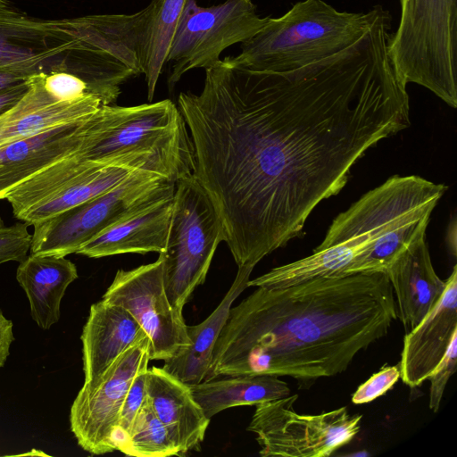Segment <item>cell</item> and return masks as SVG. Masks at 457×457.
<instances>
[{"label": "cell", "instance_id": "cell-1", "mask_svg": "<svg viewBox=\"0 0 457 457\" xmlns=\"http://www.w3.org/2000/svg\"><path fill=\"white\" fill-rule=\"evenodd\" d=\"M388 12L380 7L359 40L329 57L268 72L227 56L205 69L199 94H179L193 175L237 268L253 270L300 237L367 150L410 126L407 85L387 54Z\"/></svg>", "mask_w": 457, "mask_h": 457}, {"label": "cell", "instance_id": "cell-2", "mask_svg": "<svg viewBox=\"0 0 457 457\" xmlns=\"http://www.w3.org/2000/svg\"><path fill=\"white\" fill-rule=\"evenodd\" d=\"M397 317L385 272L257 287L231 306L204 380L270 375L307 385L333 377L385 337Z\"/></svg>", "mask_w": 457, "mask_h": 457}, {"label": "cell", "instance_id": "cell-3", "mask_svg": "<svg viewBox=\"0 0 457 457\" xmlns=\"http://www.w3.org/2000/svg\"><path fill=\"white\" fill-rule=\"evenodd\" d=\"M447 188L420 176L395 175L338 214L311 255L273 268L247 285L277 288L342 276L384 234L411 217L432 212Z\"/></svg>", "mask_w": 457, "mask_h": 457}, {"label": "cell", "instance_id": "cell-4", "mask_svg": "<svg viewBox=\"0 0 457 457\" xmlns=\"http://www.w3.org/2000/svg\"><path fill=\"white\" fill-rule=\"evenodd\" d=\"M380 6L367 12H339L323 0L297 2L281 17H270L230 60L254 71L285 72L301 68L354 44L369 30Z\"/></svg>", "mask_w": 457, "mask_h": 457}, {"label": "cell", "instance_id": "cell-5", "mask_svg": "<svg viewBox=\"0 0 457 457\" xmlns=\"http://www.w3.org/2000/svg\"><path fill=\"white\" fill-rule=\"evenodd\" d=\"M387 54L403 81L457 107V0H401Z\"/></svg>", "mask_w": 457, "mask_h": 457}, {"label": "cell", "instance_id": "cell-6", "mask_svg": "<svg viewBox=\"0 0 457 457\" xmlns=\"http://www.w3.org/2000/svg\"><path fill=\"white\" fill-rule=\"evenodd\" d=\"M223 241L216 209L192 174L176 182L165 249L163 282L170 304L182 312L194 290L204 284L214 253Z\"/></svg>", "mask_w": 457, "mask_h": 457}, {"label": "cell", "instance_id": "cell-7", "mask_svg": "<svg viewBox=\"0 0 457 457\" xmlns=\"http://www.w3.org/2000/svg\"><path fill=\"white\" fill-rule=\"evenodd\" d=\"M176 182L137 170L124 181L79 205L33 225L30 253H76L102 230L157 201L173 196Z\"/></svg>", "mask_w": 457, "mask_h": 457}, {"label": "cell", "instance_id": "cell-8", "mask_svg": "<svg viewBox=\"0 0 457 457\" xmlns=\"http://www.w3.org/2000/svg\"><path fill=\"white\" fill-rule=\"evenodd\" d=\"M297 395L262 403L247 430L255 434L262 457H327L349 444L358 434L362 415L345 407L320 414H300Z\"/></svg>", "mask_w": 457, "mask_h": 457}, {"label": "cell", "instance_id": "cell-9", "mask_svg": "<svg viewBox=\"0 0 457 457\" xmlns=\"http://www.w3.org/2000/svg\"><path fill=\"white\" fill-rule=\"evenodd\" d=\"M90 15L62 20L32 17L0 0V68L30 74L69 71L87 45Z\"/></svg>", "mask_w": 457, "mask_h": 457}, {"label": "cell", "instance_id": "cell-10", "mask_svg": "<svg viewBox=\"0 0 457 457\" xmlns=\"http://www.w3.org/2000/svg\"><path fill=\"white\" fill-rule=\"evenodd\" d=\"M269 19L257 13L252 0H226L212 6L188 0L167 56V62L171 63L170 89L186 72L215 65L226 48L250 39Z\"/></svg>", "mask_w": 457, "mask_h": 457}, {"label": "cell", "instance_id": "cell-11", "mask_svg": "<svg viewBox=\"0 0 457 457\" xmlns=\"http://www.w3.org/2000/svg\"><path fill=\"white\" fill-rule=\"evenodd\" d=\"M103 300L127 310L150 339V360H166L190 345L182 312L173 307L163 282L162 258L119 270Z\"/></svg>", "mask_w": 457, "mask_h": 457}, {"label": "cell", "instance_id": "cell-12", "mask_svg": "<svg viewBox=\"0 0 457 457\" xmlns=\"http://www.w3.org/2000/svg\"><path fill=\"white\" fill-rule=\"evenodd\" d=\"M146 336L126 350L91 386L83 385L71 407V430L78 445L92 454L115 451L112 436L123 401L135 376L148 368Z\"/></svg>", "mask_w": 457, "mask_h": 457}, {"label": "cell", "instance_id": "cell-13", "mask_svg": "<svg viewBox=\"0 0 457 457\" xmlns=\"http://www.w3.org/2000/svg\"><path fill=\"white\" fill-rule=\"evenodd\" d=\"M457 334V266L432 309L403 339L399 362L400 378L411 388L420 386L431 375Z\"/></svg>", "mask_w": 457, "mask_h": 457}, {"label": "cell", "instance_id": "cell-14", "mask_svg": "<svg viewBox=\"0 0 457 457\" xmlns=\"http://www.w3.org/2000/svg\"><path fill=\"white\" fill-rule=\"evenodd\" d=\"M46 73L29 78L25 95L0 114V146L54 127L77 121L95 113L102 103L94 95L62 101L45 87Z\"/></svg>", "mask_w": 457, "mask_h": 457}, {"label": "cell", "instance_id": "cell-15", "mask_svg": "<svg viewBox=\"0 0 457 457\" xmlns=\"http://www.w3.org/2000/svg\"><path fill=\"white\" fill-rule=\"evenodd\" d=\"M146 337L120 305L101 300L91 305L81 334L85 386H93L126 350Z\"/></svg>", "mask_w": 457, "mask_h": 457}, {"label": "cell", "instance_id": "cell-16", "mask_svg": "<svg viewBox=\"0 0 457 457\" xmlns=\"http://www.w3.org/2000/svg\"><path fill=\"white\" fill-rule=\"evenodd\" d=\"M386 273L393 287L397 316L407 333L421 321L445 288V281L432 265L426 235L410 245Z\"/></svg>", "mask_w": 457, "mask_h": 457}, {"label": "cell", "instance_id": "cell-17", "mask_svg": "<svg viewBox=\"0 0 457 457\" xmlns=\"http://www.w3.org/2000/svg\"><path fill=\"white\" fill-rule=\"evenodd\" d=\"M146 396L176 444L179 455L197 448L204 438L210 419L194 398L189 385L165 370H146Z\"/></svg>", "mask_w": 457, "mask_h": 457}, {"label": "cell", "instance_id": "cell-18", "mask_svg": "<svg viewBox=\"0 0 457 457\" xmlns=\"http://www.w3.org/2000/svg\"><path fill=\"white\" fill-rule=\"evenodd\" d=\"M173 196L153 203L102 230L76 253L101 258L121 253H162L166 246Z\"/></svg>", "mask_w": 457, "mask_h": 457}, {"label": "cell", "instance_id": "cell-19", "mask_svg": "<svg viewBox=\"0 0 457 457\" xmlns=\"http://www.w3.org/2000/svg\"><path fill=\"white\" fill-rule=\"evenodd\" d=\"M16 278L26 293L32 319L49 329L60 319L61 301L78 278V270L65 256L30 253L20 262Z\"/></svg>", "mask_w": 457, "mask_h": 457}, {"label": "cell", "instance_id": "cell-20", "mask_svg": "<svg viewBox=\"0 0 457 457\" xmlns=\"http://www.w3.org/2000/svg\"><path fill=\"white\" fill-rule=\"evenodd\" d=\"M251 271L237 269L236 278L215 310L201 323L187 326L188 347L166 359L162 368L187 385L204 381L211 368L216 341L227 322L234 301L248 287Z\"/></svg>", "mask_w": 457, "mask_h": 457}, {"label": "cell", "instance_id": "cell-21", "mask_svg": "<svg viewBox=\"0 0 457 457\" xmlns=\"http://www.w3.org/2000/svg\"><path fill=\"white\" fill-rule=\"evenodd\" d=\"M208 419L231 407L256 405L290 395L286 381L270 375L234 376L189 385Z\"/></svg>", "mask_w": 457, "mask_h": 457}, {"label": "cell", "instance_id": "cell-22", "mask_svg": "<svg viewBox=\"0 0 457 457\" xmlns=\"http://www.w3.org/2000/svg\"><path fill=\"white\" fill-rule=\"evenodd\" d=\"M188 0H152L145 7L141 35V62L147 87V99L155 87L171 46L182 12Z\"/></svg>", "mask_w": 457, "mask_h": 457}, {"label": "cell", "instance_id": "cell-23", "mask_svg": "<svg viewBox=\"0 0 457 457\" xmlns=\"http://www.w3.org/2000/svg\"><path fill=\"white\" fill-rule=\"evenodd\" d=\"M137 170H141L115 165L95 169L35 204L17 219L33 226L112 189Z\"/></svg>", "mask_w": 457, "mask_h": 457}, {"label": "cell", "instance_id": "cell-24", "mask_svg": "<svg viewBox=\"0 0 457 457\" xmlns=\"http://www.w3.org/2000/svg\"><path fill=\"white\" fill-rule=\"evenodd\" d=\"M117 450L135 457L179 455L176 444L155 414L147 396L126 438Z\"/></svg>", "mask_w": 457, "mask_h": 457}, {"label": "cell", "instance_id": "cell-25", "mask_svg": "<svg viewBox=\"0 0 457 457\" xmlns=\"http://www.w3.org/2000/svg\"><path fill=\"white\" fill-rule=\"evenodd\" d=\"M90 116L46 149L25 161L0 168V200L5 199L7 193L18 184L79 149L85 137Z\"/></svg>", "mask_w": 457, "mask_h": 457}, {"label": "cell", "instance_id": "cell-26", "mask_svg": "<svg viewBox=\"0 0 457 457\" xmlns=\"http://www.w3.org/2000/svg\"><path fill=\"white\" fill-rule=\"evenodd\" d=\"M82 120L59 125L0 146V168L25 161L46 149L70 133Z\"/></svg>", "mask_w": 457, "mask_h": 457}, {"label": "cell", "instance_id": "cell-27", "mask_svg": "<svg viewBox=\"0 0 457 457\" xmlns=\"http://www.w3.org/2000/svg\"><path fill=\"white\" fill-rule=\"evenodd\" d=\"M148 368L140 370L132 380L126 397L120 408L117 425L113 431L112 441L117 447L126 438L141 406L146 398V370Z\"/></svg>", "mask_w": 457, "mask_h": 457}, {"label": "cell", "instance_id": "cell-28", "mask_svg": "<svg viewBox=\"0 0 457 457\" xmlns=\"http://www.w3.org/2000/svg\"><path fill=\"white\" fill-rule=\"evenodd\" d=\"M28 227L23 221L4 225L0 220V264L26 258L32 241Z\"/></svg>", "mask_w": 457, "mask_h": 457}, {"label": "cell", "instance_id": "cell-29", "mask_svg": "<svg viewBox=\"0 0 457 457\" xmlns=\"http://www.w3.org/2000/svg\"><path fill=\"white\" fill-rule=\"evenodd\" d=\"M457 361V334L453 336L444 357L428 377L429 408L437 412L443 398L446 384L454 373Z\"/></svg>", "mask_w": 457, "mask_h": 457}, {"label": "cell", "instance_id": "cell-30", "mask_svg": "<svg viewBox=\"0 0 457 457\" xmlns=\"http://www.w3.org/2000/svg\"><path fill=\"white\" fill-rule=\"evenodd\" d=\"M399 378V365L385 366L357 388L352 402L355 404L372 402L393 387Z\"/></svg>", "mask_w": 457, "mask_h": 457}, {"label": "cell", "instance_id": "cell-31", "mask_svg": "<svg viewBox=\"0 0 457 457\" xmlns=\"http://www.w3.org/2000/svg\"><path fill=\"white\" fill-rule=\"evenodd\" d=\"M45 87L48 92L62 101L73 100L90 94L87 84L68 71L46 74Z\"/></svg>", "mask_w": 457, "mask_h": 457}, {"label": "cell", "instance_id": "cell-32", "mask_svg": "<svg viewBox=\"0 0 457 457\" xmlns=\"http://www.w3.org/2000/svg\"><path fill=\"white\" fill-rule=\"evenodd\" d=\"M29 78L20 84L0 90V114L12 107L25 95L29 87Z\"/></svg>", "mask_w": 457, "mask_h": 457}, {"label": "cell", "instance_id": "cell-33", "mask_svg": "<svg viewBox=\"0 0 457 457\" xmlns=\"http://www.w3.org/2000/svg\"><path fill=\"white\" fill-rule=\"evenodd\" d=\"M14 341L13 325L0 309V368H2L9 354L12 343Z\"/></svg>", "mask_w": 457, "mask_h": 457}, {"label": "cell", "instance_id": "cell-34", "mask_svg": "<svg viewBox=\"0 0 457 457\" xmlns=\"http://www.w3.org/2000/svg\"><path fill=\"white\" fill-rule=\"evenodd\" d=\"M32 75L35 74L15 69L0 68V90L20 84Z\"/></svg>", "mask_w": 457, "mask_h": 457}]
</instances>
